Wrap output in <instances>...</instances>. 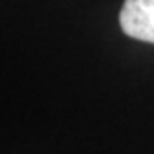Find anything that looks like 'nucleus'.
Wrapping results in <instances>:
<instances>
[{
	"label": "nucleus",
	"instance_id": "1",
	"mask_svg": "<svg viewBox=\"0 0 154 154\" xmlns=\"http://www.w3.org/2000/svg\"><path fill=\"white\" fill-rule=\"evenodd\" d=\"M119 24L128 37L154 43V0H125Z\"/></svg>",
	"mask_w": 154,
	"mask_h": 154
}]
</instances>
